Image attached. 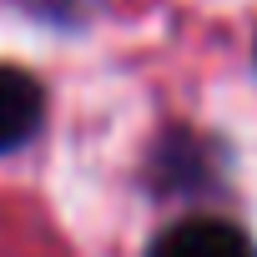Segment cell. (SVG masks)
<instances>
[{
	"label": "cell",
	"mask_w": 257,
	"mask_h": 257,
	"mask_svg": "<svg viewBox=\"0 0 257 257\" xmlns=\"http://www.w3.org/2000/svg\"><path fill=\"white\" fill-rule=\"evenodd\" d=\"M147 257H257V247L242 227L222 217H192V222L167 227Z\"/></svg>",
	"instance_id": "6da1fadb"
},
{
	"label": "cell",
	"mask_w": 257,
	"mask_h": 257,
	"mask_svg": "<svg viewBox=\"0 0 257 257\" xmlns=\"http://www.w3.org/2000/svg\"><path fill=\"white\" fill-rule=\"evenodd\" d=\"M41 111H46L41 81L31 71H21V66H0V157L36 137Z\"/></svg>",
	"instance_id": "7a4b0ae2"
}]
</instances>
